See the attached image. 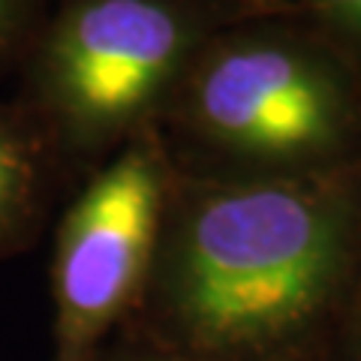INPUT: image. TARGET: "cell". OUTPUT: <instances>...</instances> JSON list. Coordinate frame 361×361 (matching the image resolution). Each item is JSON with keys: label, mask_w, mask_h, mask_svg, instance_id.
<instances>
[{"label": "cell", "mask_w": 361, "mask_h": 361, "mask_svg": "<svg viewBox=\"0 0 361 361\" xmlns=\"http://www.w3.org/2000/svg\"><path fill=\"white\" fill-rule=\"evenodd\" d=\"M97 361H199V358L169 353V349L151 343L148 337H142L133 329H127V325H121V331L106 343V349L99 353Z\"/></svg>", "instance_id": "cell-8"}, {"label": "cell", "mask_w": 361, "mask_h": 361, "mask_svg": "<svg viewBox=\"0 0 361 361\" xmlns=\"http://www.w3.org/2000/svg\"><path fill=\"white\" fill-rule=\"evenodd\" d=\"M157 135L199 180L361 166V73L298 16L238 13L202 42Z\"/></svg>", "instance_id": "cell-2"}, {"label": "cell", "mask_w": 361, "mask_h": 361, "mask_svg": "<svg viewBox=\"0 0 361 361\" xmlns=\"http://www.w3.org/2000/svg\"><path fill=\"white\" fill-rule=\"evenodd\" d=\"M361 73V0H283Z\"/></svg>", "instance_id": "cell-6"}, {"label": "cell", "mask_w": 361, "mask_h": 361, "mask_svg": "<svg viewBox=\"0 0 361 361\" xmlns=\"http://www.w3.org/2000/svg\"><path fill=\"white\" fill-rule=\"evenodd\" d=\"M232 0H51L18 66L16 103L75 184L157 130Z\"/></svg>", "instance_id": "cell-3"}, {"label": "cell", "mask_w": 361, "mask_h": 361, "mask_svg": "<svg viewBox=\"0 0 361 361\" xmlns=\"http://www.w3.org/2000/svg\"><path fill=\"white\" fill-rule=\"evenodd\" d=\"M75 180L16 99H0V259L39 244Z\"/></svg>", "instance_id": "cell-5"}, {"label": "cell", "mask_w": 361, "mask_h": 361, "mask_svg": "<svg viewBox=\"0 0 361 361\" xmlns=\"http://www.w3.org/2000/svg\"><path fill=\"white\" fill-rule=\"evenodd\" d=\"M329 361H361V280L346 304V313L334 331Z\"/></svg>", "instance_id": "cell-9"}, {"label": "cell", "mask_w": 361, "mask_h": 361, "mask_svg": "<svg viewBox=\"0 0 361 361\" xmlns=\"http://www.w3.org/2000/svg\"><path fill=\"white\" fill-rule=\"evenodd\" d=\"M361 280V166L169 180L154 259L123 322L199 361H329Z\"/></svg>", "instance_id": "cell-1"}, {"label": "cell", "mask_w": 361, "mask_h": 361, "mask_svg": "<svg viewBox=\"0 0 361 361\" xmlns=\"http://www.w3.org/2000/svg\"><path fill=\"white\" fill-rule=\"evenodd\" d=\"M241 9H250V13H289L283 0H232Z\"/></svg>", "instance_id": "cell-10"}, {"label": "cell", "mask_w": 361, "mask_h": 361, "mask_svg": "<svg viewBox=\"0 0 361 361\" xmlns=\"http://www.w3.org/2000/svg\"><path fill=\"white\" fill-rule=\"evenodd\" d=\"M172 166L157 130L133 139L63 205L51 247V355L97 361L148 277Z\"/></svg>", "instance_id": "cell-4"}, {"label": "cell", "mask_w": 361, "mask_h": 361, "mask_svg": "<svg viewBox=\"0 0 361 361\" xmlns=\"http://www.w3.org/2000/svg\"><path fill=\"white\" fill-rule=\"evenodd\" d=\"M51 0H0V78L16 75Z\"/></svg>", "instance_id": "cell-7"}]
</instances>
